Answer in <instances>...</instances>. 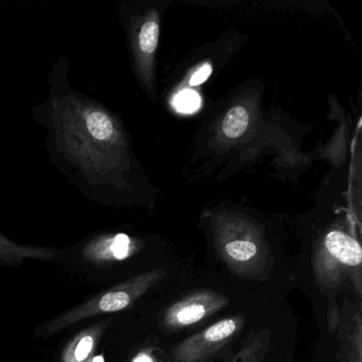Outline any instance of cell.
Returning a JSON list of instances; mask_svg holds the SVG:
<instances>
[{
  "mask_svg": "<svg viewBox=\"0 0 362 362\" xmlns=\"http://www.w3.org/2000/svg\"><path fill=\"white\" fill-rule=\"evenodd\" d=\"M71 60L59 57L47 77L45 100L31 110L45 129L52 164L88 200L115 204L126 190V136L117 116L103 103L74 88Z\"/></svg>",
  "mask_w": 362,
  "mask_h": 362,
  "instance_id": "6da1fadb",
  "label": "cell"
},
{
  "mask_svg": "<svg viewBox=\"0 0 362 362\" xmlns=\"http://www.w3.org/2000/svg\"><path fill=\"white\" fill-rule=\"evenodd\" d=\"M361 262L359 243L341 230H332L324 239V253L313 262V272L317 283L326 288L337 287L351 276L361 296Z\"/></svg>",
  "mask_w": 362,
  "mask_h": 362,
  "instance_id": "7a4b0ae2",
  "label": "cell"
},
{
  "mask_svg": "<svg viewBox=\"0 0 362 362\" xmlns=\"http://www.w3.org/2000/svg\"><path fill=\"white\" fill-rule=\"evenodd\" d=\"M245 323L243 315L226 317L171 349L173 362H211L234 340Z\"/></svg>",
  "mask_w": 362,
  "mask_h": 362,
  "instance_id": "3957f363",
  "label": "cell"
},
{
  "mask_svg": "<svg viewBox=\"0 0 362 362\" xmlns=\"http://www.w3.org/2000/svg\"><path fill=\"white\" fill-rule=\"evenodd\" d=\"M228 304V298L213 290H198L184 296L163 313V330L175 332L204 321Z\"/></svg>",
  "mask_w": 362,
  "mask_h": 362,
  "instance_id": "277c9868",
  "label": "cell"
},
{
  "mask_svg": "<svg viewBox=\"0 0 362 362\" xmlns=\"http://www.w3.org/2000/svg\"><path fill=\"white\" fill-rule=\"evenodd\" d=\"M270 339L269 329L250 334L230 362H262L270 345Z\"/></svg>",
  "mask_w": 362,
  "mask_h": 362,
  "instance_id": "5b68a950",
  "label": "cell"
},
{
  "mask_svg": "<svg viewBox=\"0 0 362 362\" xmlns=\"http://www.w3.org/2000/svg\"><path fill=\"white\" fill-rule=\"evenodd\" d=\"M249 122V113L245 107H240V105L233 107L226 114L223 124H222L224 134L228 139H232L241 136L247 130Z\"/></svg>",
  "mask_w": 362,
  "mask_h": 362,
  "instance_id": "8992f818",
  "label": "cell"
},
{
  "mask_svg": "<svg viewBox=\"0 0 362 362\" xmlns=\"http://www.w3.org/2000/svg\"><path fill=\"white\" fill-rule=\"evenodd\" d=\"M160 27L156 21L148 20L139 27L136 35V45L139 52L145 56H150L156 52L158 44Z\"/></svg>",
  "mask_w": 362,
  "mask_h": 362,
  "instance_id": "52a82bcc",
  "label": "cell"
},
{
  "mask_svg": "<svg viewBox=\"0 0 362 362\" xmlns=\"http://www.w3.org/2000/svg\"><path fill=\"white\" fill-rule=\"evenodd\" d=\"M130 302L131 298L128 292L114 291L105 294L101 298L99 306H100L101 310L111 313V311H118L126 308L130 304Z\"/></svg>",
  "mask_w": 362,
  "mask_h": 362,
  "instance_id": "ba28073f",
  "label": "cell"
},
{
  "mask_svg": "<svg viewBox=\"0 0 362 362\" xmlns=\"http://www.w3.org/2000/svg\"><path fill=\"white\" fill-rule=\"evenodd\" d=\"M173 105L181 113H194L200 107L201 99L194 90H185L175 96Z\"/></svg>",
  "mask_w": 362,
  "mask_h": 362,
  "instance_id": "9c48e42d",
  "label": "cell"
},
{
  "mask_svg": "<svg viewBox=\"0 0 362 362\" xmlns=\"http://www.w3.org/2000/svg\"><path fill=\"white\" fill-rule=\"evenodd\" d=\"M110 243H111L110 249H111L114 257L117 259H124L128 257L131 252V243H132L128 235L120 233V234L115 235Z\"/></svg>",
  "mask_w": 362,
  "mask_h": 362,
  "instance_id": "30bf717a",
  "label": "cell"
},
{
  "mask_svg": "<svg viewBox=\"0 0 362 362\" xmlns=\"http://www.w3.org/2000/svg\"><path fill=\"white\" fill-rule=\"evenodd\" d=\"M211 74V66L209 64L203 65L198 71L194 74L192 79H190L189 84L192 86H199V84L203 83L209 75Z\"/></svg>",
  "mask_w": 362,
  "mask_h": 362,
  "instance_id": "8fae6325",
  "label": "cell"
},
{
  "mask_svg": "<svg viewBox=\"0 0 362 362\" xmlns=\"http://www.w3.org/2000/svg\"><path fill=\"white\" fill-rule=\"evenodd\" d=\"M93 347V339L90 337H86L80 341L77 349H76V358L78 360H83L90 353Z\"/></svg>",
  "mask_w": 362,
  "mask_h": 362,
  "instance_id": "7c38bea8",
  "label": "cell"
},
{
  "mask_svg": "<svg viewBox=\"0 0 362 362\" xmlns=\"http://www.w3.org/2000/svg\"><path fill=\"white\" fill-rule=\"evenodd\" d=\"M133 362H156L151 355L147 353L139 354Z\"/></svg>",
  "mask_w": 362,
  "mask_h": 362,
  "instance_id": "4fadbf2b",
  "label": "cell"
},
{
  "mask_svg": "<svg viewBox=\"0 0 362 362\" xmlns=\"http://www.w3.org/2000/svg\"><path fill=\"white\" fill-rule=\"evenodd\" d=\"M93 362H105V360H103V358L101 357V356H98V357H96L93 360Z\"/></svg>",
  "mask_w": 362,
  "mask_h": 362,
  "instance_id": "5bb4252c",
  "label": "cell"
}]
</instances>
